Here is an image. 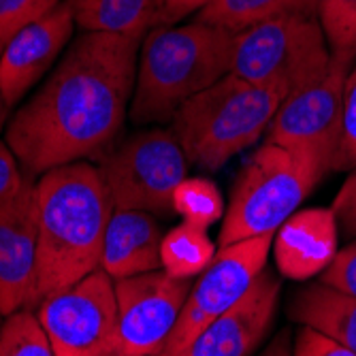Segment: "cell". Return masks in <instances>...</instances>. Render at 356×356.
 <instances>
[{
	"mask_svg": "<svg viewBox=\"0 0 356 356\" xmlns=\"http://www.w3.org/2000/svg\"><path fill=\"white\" fill-rule=\"evenodd\" d=\"M143 39L83 32L13 113L7 145L26 175L101 160L115 147L135 92Z\"/></svg>",
	"mask_w": 356,
	"mask_h": 356,
	"instance_id": "6da1fadb",
	"label": "cell"
},
{
	"mask_svg": "<svg viewBox=\"0 0 356 356\" xmlns=\"http://www.w3.org/2000/svg\"><path fill=\"white\" fill-rule=\"evenodd\" d=\"M282 103L280 90L229 73L190 99L175 113L171 131L188 163L213 173L267 135Z\"/></svg>",
	"mask_w": 356,
	"mask_h": 356,
	"instance_id": "277c9868",
	"label": "cell"
},
{
	"mask_svg": "<svg viewBox=\"0 0 356 356\" xmlns=\"http://www.w3.org/2000/svg\"><path fill=\"white\" fill-rule=\"evenodd\" d=\"M275 267L282 277H320L339 252V226L331 207H307L290 216L273 235Z\"/></svg>",
	"mask_w": 356,
	"mask_h": 356,
	"instance_id": "9a60e30c",
	"label": "cell"
},
{
	"mask_svg": "<svg viewBox=\"0 0 356 356\" xmlns=\"http://www.w3.org/2000/svg\"><path fill=\"white\" fill-rule=\"evenodd\" d=\"M288 312L299 325L333 337L356 354V297L316 282L295 293Z\"/></svg>",
	"mask_w": 356,
	"mask_h": 356,
	"instance_id": "e0dca14e",
	"label": "cell"
},
{
	"mask_svg": "<svg viewBox=\"0 0 356 356\" xmlns=\"http://www.w3.org/2000/svg\"><path fill=\"white\" fill-rule=\"evenodd\" d=\"M356 169V62L343 83V122H341V145L337 154L335 171Z\"/></svg>",
	"mask_w": 356,
	"mask_h": 356,
	"instance_id": "d4e9b609",
	"label": "cell"
},
{
	"mask_svg": "<svg viewBox=\"0 0 356 356\" xmlns=\"http://www.w3.org/2000/svg\"><path fill=\"white\" fill-rule=\"evenodd\" d=\"M0 51H3V47H0ZM7 105H5V99H3V88H0V131L5 128V122H7Z\"/></svg>",
	"mask_w": 356,
	"mask_h": 356,
	"instance_id": "1f68e13d",
	"label": "cell"
},
{
	"mask_svg": "<svg viewBox=\"0 0 356 356\" xmlns=\"http://www.w3.org/2000/svg\"><path fill=\"white\" fill-rule=\"evenodd\" d=\"M331 209L339 226V235L346 239H356V169H352L339 188Z\"/></svg>",
	"mask_w": 356,
	"mask_h": 356,
	"instance_id": "83f0119b",
	"label": "cell"
},
{
	"mask_svg": "<svg viewBox=\"0 0 356 356\" xmlns=\"http://www.w3.org/2000/svg\"><path fill=\"white\" fill-rule=\"evenodd\" d=\"M99 169L113 209L175 213L173 194L190 163L171 128H145L118 143Z\"/></svg>",
	"mask_w": 356,
	"mask_h": 356,
	"instance_id": "52a82bcc",
	"label": "cell"
},
{
	"mask_svg": "<svg viewBox=\"0 0 356 356\" xmlns=\"http://www.w3.org/2000/svg\"><path fill=\"white\" fill-rule=\"evenodd\" d=\"M213 0H154L156 9V28L158 26H175L184 17L199 13Z\"/></svg>",
	"mask_w": 356,
	"mask_h": 356,
	"instance_id": "f1b7e54d",
	"label": "cell"
},
{
	"mask_svg": "<svg viewBox=\"0 0 356 356\" xmlns=\"http://www.w3.org/2000/svg\"><path fill=\"white\" fill-rule=\"evenodd\" d=\"M282 282L265 269L248 293L194 339L179 356H252L275 320Z\"/></svg>",
	"mask_w": 356,
	"mask_h": 356,
	"instance_id": "5bb4252c",
	"label": "cell"
},
{
	"mask_svg": "<svg viewBox=\"0 0 356 356\" xmlns=\"http://www.w3.org/2000/svg\"><path fill=\"white\" fill-rule=\"evenodd\" d=\"M173 211L201 229L224 220L226 203L220 188L205 177H186L173 194Z\"/></svg>",
	"mask_w": 356,
	"mask_h": 356,
	"instance_id": "44dd1931",
	"label": "cell"
},
{
	"mask_svg": "<svg viewBox=\"0 0 356 356\" xmlns=\"http://www.w3.org/2000/svg\"><path fill=\"white\" fill-rule=\"evenodd\" d=\"M56 356H115L118 303L113 280L96 269L37 305Z\"/></svg>",
	"mask_w": 356,
	"mask_h": 356,
	"instance_id": "ba28073f",
	"label": "cell"
},
{
	"mask_svg": "<svg viewBox=\"0 0 356 356\" xmlns=\"http://www.w3.org/2000/svg\"><path fill=\"white\" fill-rule=\"evenodd\" d=\"M273 235L224 245L192 284L181 318L169 341L167 356H179L211 322L229 312L267 269Z\"/></svg>",
	"mask_w": 356,
	"mask_h": 356,
	"instance_id": "9c48e42d",
	"label": "cell"
},
{
	"mask_svg": "<svg viewBox=\"0 0 356 356\" xmlns=\"http://www.w3.org/2000/svg\"><path fill=\"white\" fill-rule=\"evenodd\" d=\"M60 3L62 0H0V47L28 24L51 13Z\"/></svg>",
	"mask_w": 356,
	"mask_h": 356,
	"instance_id": "cb8c5ba5",
	"label": "cell"
},
{
	"mask_svg": "<svg viewBox=\"0 0 356 356\" xmlns=\"http://www.w3.org/2000/svg\"><path fill=\"white\" fill-rule=\"evenodd\" d=\"M286 15L318 17V0H213L197 13V19L237 35L254 24Z\"/></svg>",
	"mask_w": 356,
	"mask_h": 356,
	"instance_id": "d6986e66",
	"label": "cell"
},
{
	"mask_svg": "<svg viewBox=\"0 0 356 356\" xmlns=\"http://www.w3.org/2000/svg\"><path fill=\"white\" fill-rule=\"evenodd\" d=\"M39 252L37 181H26L0 199V314L35 309Z\"/></svg>",
	"mask_w": 356,
	"mask_h": 356,
	"instance_id": "7c38bea8",
	"label": "cell"
},
{
	"mask_svg": "<svg viewBox=\"0 0 356 356\" xmlns=\"http://www.w3.org/2000/svg\"><path fill=\"white\" fill-rule=\"evenodd\" d=\"M3 320H5V316H3V314H0V327H3Z\"/></svg>",
	"mask_w": 356,
	"mask_h": 356,
	"instance_id": "d6a6232c",
	"label": "cell"
},
{
	"mask_svg": "<svg viewBox=\"0 0 356 356\" xmlns=\"http://www.w3.org/2000/svg\"><path fill=\"white\" fill-rule=\"evenodd\" d=\"M350 69L333 62L320 81L288 96L280 105L265 141L305 156L327 171H335L341 145L343 83Z\"/></svg>",
	"mask_w": 356,
	"mask_h": 356,
	"instance_id": "30bf717a",
	"label": "cell"
},
{
	"mask_svg": "<svg viewBox=\"0 0 356 356\" xmlns=\"http://www.w3.org/2000/svg\"><path fill=\"white\" fill-rule=\"evenodd\" d=\"M318 282L343 295L356 297V239L335 254L333 263L318 277Z\"/></svg>",
	"mask_w": 356,
	"mask_h": 356,
	"instance_id": "484cf974",
	"label": "cell"
},
{
	"mask_svg": "<svg viewBox=\"0 0 356 356\" xmlns=\"http://www.w3.org/2000/svg\"><path fill=\"white\" fill-rule=\"evenodd\" d=\"M333 58L318 17L286 15L254 24L235 35L231 73L280 90L284 101L320 81Z\"/></svg>",
	"mask_w": 356,
	"mask_h": 356,
	"instance_id": "8992f818",
	"label": "cell"
},
{
	"mask_svg": "<svg viewBox=\"0 0 356 356\" xmlns=\"http://www.w3.org/2000/svg\"><path fill=\"white\" fill-rule=\"evenodd\" d=\"M293 350L295 356H356L352 350H348L333 337L305 325L299 327L293 341Z\"/></svg>",
	"mask_w": 356,
	"mask_h": 356,
	"instance_id": "4316f807",
	"label": "cell"
},
{
	"mask_svg": "<svg viewBox=\"0 0 356 356\" xmlns=\"http://www.w3.org/2000/svg\"><path fill=\"white\" fill-rule=\"evenodd\" d=\"M318 22L333 62L352 67L356 62V0H318Z\"/></svg>",
	"mask_w": 356,
	"mask_h": 356,
	"instance_id": "7402d4cb",
	"label": "cell"
},
{
	"mask_svg": "<svg viewBox=\"0 0 356 356\" xmlns=\"http://www.w3.org/2000/svg\"><path fill=\"white\" fill-rule=\"evenodd\" d=\"M115 356H118V354H115ZM163 356H167V354H163Z\"/></svg>",
	"mask_w": 356,
	"mask_h": 356,
	"instance_id": "836d02e7",
	"label": "cell"
},
{
	"mask_svg": "<svg viewBox=\"0 0 356 356\" xmlns=\"http://www.w3.org/2000/svg\"><path fill=\"white\" fill-rule=\"evenodd\" d=\"M75 26L99 35L139 37L156 28L154 0H67Z\"/></svg>",
	"mask_w": 356,
	"mask_h": 356,
	"instance_id": "ac0fdd59",
	"label": "cell"
},
{
	"mask_svg": "<svg viewBox=\"0 0 356 356\" xmlns=\"http://www.w3.org/2000/svg\"><path fill=\"white\" fill-rule=\"evenodd\" d=\"M37 207L35 307L101 269L103 239L113 213L101 169L88 160L43 173L37 179Z\"/></svg>",
	"mask_w": 356,
	"mask_h": 356,
	"instance_id": "7a4b0ae2",
	"label": "cell"
},
{
	"mask_svg": "<svg viewBox=\"0 0 356 356\" xmlns=\"http://www.w3.org/2000/svg\"><path fill=\"white\" fill-rule=\"evenodd\" d=\"M235 32L194 19L152 28L139 49L131 120L167 124L197 94L231 73Z\"/></svg>",
	"mask_w": 356,
	"mask_h": 356,
	"instance_id": "3957f363",
	"label": "cell"
},
{
	"mask_svg": "<svg viewBox=\"0 0 356 356\" xmlns=\"http://www.w3.org/2000/svg\"><path fill=\"white\" fill-rule=\"evenodd\" d=\"M0 356H56L37 312L19 309L0 327Z\"/></svg>",
	"mask_w": 356,
	"mask_h": 356,
	"instance_id": "603a6c76",
	"label": "cell"
},
{
	"mask_svg": "<svg viewBox=\"0 0 356 356\" xmlns=\"http://www.w3.org/2000/svg\"><path fill=\"white\" fill-rule=\"evenodd\" d=\"M258 356H295V350H293V343H290L288 331H282Z\"/></svg>",
	"mask_w": 356,
	"mask_h": 356,
	"instance_id": "4dcf8cb0",
	"label": "cell"
},
{
	"mask_svg": "<svg viewBox=\"0 0 356 356\" xmlns=\"http://www.w3.org/2000/svg\"><path fill=\"white\" fill-rule=\"evenodd\" d=\"M216 256V245L207 235V229L190 222H179L169 233H165L160 261L163 271L177 280L199 277Z\"/></svg>",
	"mask_w": 356,
	"mask_h": 356,
	"instance_id": "ffe728a7",
	"label": "cell"
},
{
	"mask_svg": "<svg viewBox=\"0 0 356 356\" xmlns=\"http://www.w3.org/2000/svg\"><path fill=\"white\" fill-rule=\"evenodd\" d=\"M165 233L154 213L137 209H113L101 254V269L111 280L135 277L163 269L160 248Z\"/></svg>",
	"mask_w": 356,
	"mask_h": 356,
	"instance_id": "2e32d148",
	"label": "cell"
},
{
	"mask_svg": "<svg viewBox=\"0 0 356 356\" xmlns=\"http://www.w3.org/2000/svg\"><path fill=\"white\" fill-rule=\"evenodd\" d=\"M26 177L30 175L24 173L13 149L7 145V141H0V199L15 192L26 181Z\"/></svg>",
	"mask_w": 356,
	"mask_h": 356,
	"instance_id": "f546056e",
	"label": "cell"
},
{
	"mask_svg": "<svg viewBox=\"0 0 356 356\" xmlns=\"http://www.w3.org/2000/svg\"><path fill=\"white\" fill-rule=\"evenodd\" d=\"M192 282L158 269L113 280L118 356H163L181 318Z\"/></svg>",
	"mask_w": 356,
	"mask_h": 356,
	"instance_id": "8fae6325",
	"label": "cell"
},
{
	"mask_svg": "<svg viewBox=\"0 0 356 356\" xmlns=\"http://www.w3.org/2000/svg\"><path fill=\"white\" fill-rule=\"evenodd\" d=\"M75 30L73 9L67 0L45 17L28 24L9 39L0 51V88L7 109L24 101L71 45Z\"/></svg>",
	"mask_w": 356,
	"mask_h": 356,
	"instance_id": "4fadbf2b",
	"label": "cell"
},
{
	"mask_svg": "<svg viewBox=\"0 0 356 356\" xmlns=\"http://www.w3.org/2000/svg\"><path fill=\"white\" fill-rule=\"evenodd\" d=\"M327 173L314 160L265 141L237 173L220 226V248L275 235Z\"/></svg>",
	"mask_w": 356,
	"mask_h": 356,
	"instance_id": "5b68a950",
	"label": "cell"
}]
</instances>
